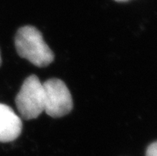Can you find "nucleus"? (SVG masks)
<instances>
[{
    "instance_id": "f03ea898",
    "label": "nucleus",
    "mask_w": 157,
    "mask_h": 156,
    "mask_svg": "<svg viewBox=\"0 0 157 156\" xmlns=\"http://www.w3.org/2000/svg\"><path fill=\"white\" fill-rule=\"evenodd\" d=\"M15 103L21 117L26 120L37 118L44 112L43 85L37 76L31 75L24 81Z\"/></svg>"
},
{
    "instance_id": "423d86ee",
    "label": "nucleus",
    "mask_w": 157,
    "mask_h": 156,
    "mask_svg": "<svg viewBox=\"0 0 157 156\" xmlns=\"http://www.w3.org/2000/svg\"><path fill=\"white\" fill-rule=\"evenodd\" d=\"M117 2H126V1H128V0H115Z\"/></svg>"
},
{
    "instance_id": "39448f33",
    "label": "nucleus",
    "mask_w": 157,
    "mask_h": 156,
    "mask_svg": "<svg viewBox=\"0 0 157 156\" xmlns=\"http://www.w3.org/2000/svg\"><path fill=\"white\" fill-rule=\"evenodd\" d=\"M146 156H157V141L152 143L146 150Z\"/></svg>"
},
{
    "instance_id": "f257e3e1",
    "label": "nucleus",
    "mask_w": 157,
    "mask_h": 156,
    "mask_svg": "<svg viewBox=\"0 0 157 156\" xmlns=\"http://www.w3.org/2000/svg\"><path fill=\"white\" fill-rule=\"evenodd\" d=\"M18 55L38 67H46L54 59V53L45 42L42 33L34 26L18 29L14 38Z\"/></svg>"
},
{
    "instance_id": "0eeeda50",
    "label": "nucleus",
    "mask_w": 157,
    "mask_h": 156,
    "mask_svg": "<svg viewBox=\"0 0 157 156\" xmlns=\"http://www.w3.org/2000/svg\"><path fill=\"white\" fill-rule=\"evenodd\" d=\"M1 64H2V58H1V53H0V66H1Z\"/></svg>"
},
{
    "instance_id": "20e7f679",
    "label": "nucleus",
    "mask_w": 157,
    "mask_h": 156,
    "mask_svg": "<svg viewBox=\"0 0 157 156\" xmlns=\"http://www.w3.org/2000/svg\"><path fill=\"white\" fill-rule=\"evenodd\" d=\"M21 118L14 110L3 104H0V143L15 140L22 132Z\"/></svg>"
},
{
    "instance_id": "7ed1b4c3",
    "label": "nucleus",
    "mask_w": 157,
    "mask_h": 156,
    "mask_svg": "<svg viewBox=\"0 0 157 156\" xmlns=\"http://www.w3.org/2000/svg\"><path fill=\"white\" fill-rule=\"evenodd\" d=\"M43 85L44 112L50 116L59 118L69 114L73 109L74 103L70 92L62 80L53 78Z\"/></svg>"
}]
</instances>
